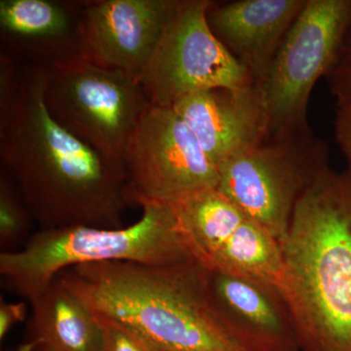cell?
<instances>
[{
  "instance_id": "6da1fadb",
  "label": "cell",
  "mask_w": 351,
  "mask_h": 351,
  "mask_svg": "<svg viewBox=\"0 0 351 351\" xmlns=\"http://www.w3.org/2000/svg\"><path fill=\"white\" fill-rule=\"evenodd\" d=\"M46 66L25 64L0 110V156L39 230L123 226L133 204L125 167L69 133L44 101Z\"/></svg>"
},
{
  "instance_id": "7a4b0ae2",
  "label": "cell",
  "mask_w": 351,
  "mask_h": 351,
  "mask_svg": "<svg viewBox=\"0 0 351 351\" xmlns=\"http://www.w3.org/2000/svg\"><path fill=\"white\" fill-rule=\"evenodd\" d=\"M281 247L300 351H351V171L319 176Z\"/></svg>"
},
{
  "instance_id": "3957f363",
  "label": "cell",
  "mask_w": 351,
  "mask_h": 351,
  "mask_svg": "<svg viewBox=\"0 0 351 351\" xmlns=\"http://www.w3.org/2000/svg\"><path fill=\"white\" fill-rule=\"evenodd\" d=\"M94 313L135 330L162 351H250L223 324L196 261L87 263L57 276Z\"/></svg>"
},
{
  "instance_id": "277c9868",
  "label": "cell",
  "mask_w": 351,
  "mask_h": 351,
  "mask_svg": "<svg viewBox=\"0 0 351 351\" xmlns=\"http://www.w3.org/2000/svg\"><path fill=\"white\" fill-rule=\"evenodd\" d=\"M137 204L142 216L133 225L39 230L19 250L1 252L2 286L31 302L62 271L77 265L110 262L167 265L195 261L170 204L147 199Z\"/></svg>"
},
{
  "instance_id": "5b68a950",
  "label": "cell",
  "mask_w": 351,
  "mask_h": 351,
  "mask_svg": "<svg viewBox=\"0 0 351 351\" xmlns=\"http://www.w3.org/2000/svg\"><path fill=\"white\" fill-rule=\"evenodd\" d=\"M45 66L44 101L51 117L85 144L124 166L132 137L152 107L137 78L80 56Z\"/></svg>"
},
{
  "instance_id": "8992f818",
  "label": "cell",
  "mask_w": 351,
  "mask_h": 351,
  "mask_svg": "<svg viewBox=\"0 0 351 351\" xmlns=\"http://www.w3.org/2000/svg\"><path fill=\"white\" fill-rule=\"evenodd\" d=\"M313 131L267 137L219 167L218 189L282 245L299 201L329 168Z\"/></svg>"
},
{
  "instance_id": "52a82bcc",
  "label": "cell",
  "mask_w": 351,
  "mask_h": 351,
  "mask_svg": "<svg viewBox=\"0 0 351 351\" xmlns=\"http://www.w3.org/2000/svg\"><path fill=\"white\" fill-rule=\"evenodd\" d=\"M350 15L351 0H307L261 84L267 137L311 130V92L332 68Z\"/></svg>"
},
{
  "instance_id": "ba28073f",
  "label": "cell",
  "mask_w": 351,
  "mask_h": 351,
  "mask_svg": "<svg viewBox=\"0 0 351 351\" xmlns=\"http://www.w3.org/2000/svg\"><path fill=\"white\" fill-rule=\"evenodd\" d=\"M210 0H181L138 82L154 107L172 108L188 95L255 80L214 36L207 23Z\"/></svg>"
},
{
  "instance_id": "9c48e42d",
  "label": "cell",
  "mask_w": 351,
  "mask_h": 351,
  "mask_svg": "<svg viewBox=\"0 0 351 351\" xmlns=\"http://www.w3.org/2000/svg\"><path fill=\"white\" fill-rule=\"evenodd\" d=\"M196 262L208 269L258 277L282 292V247L218 189L171 203Z\"/></svg>"
},
{
  "instance_id": "30bf717a",
  "label": "cell",
  "mask_w": 351,
  "mask_h": 351,
  "mask_svg": "<svg viewBox=\"0 0 351 351\" xmlns=\"http://www.w3.org/2000/svg\"><path fill=\"white\" fill-rule=\"evenodd\" d=\"M124 166L132 201L171 203L218 188L219 169L173 108L152 106L127 149Z\"/></svg>"
},
{
  "instance_id": "8fae6325",
  "label": "cell",
  "mask_w": 351,
  "mask_h": 351,
  "mask_svg": "<svg viewBox=\"0 0 351 351\" xmlns=\"http://www.w3.org/2000/svg\"><path fill=\"white\" fill-rule=\"evenodd\" d=\"M181 0L83 1L80 57L138 78Z\"/></svg>"
},
{
  "instance_id": "7c38bea8",
  "label": "cell",
  "mask_w": 351,
  "mask_h": 351,
  "mask_svg": "<svg viewBox=\"0 0 351 351\" xmlns=\"http://www.w3.org/2000/svg\"><path fill=\"white\" fill-rule=\"evenodd\" d=\"M206 269L208 292L223 324L250 351H300L280 289L247 274Z\"/></svg>"
},
{
  "instance_id": "4fadbf2b",
  "label": "cell",
  "mask_w": 351,
  "mask_h": 351,
  "mask_svg": "<svg viewBox=\"0 0 351 351\" xmlns=\"http://www.w3.org/2000/svg\"><path fill=\"white\" fill-rule=\"evenodd\" d=\"M172 108L218 169L267 137V108L257 82L244 89L196 92L178 101Z\"/></svg>"
},
{
  "instance_id": "5bb4252c",
  "label": "cell",
  "mask_w": 351,
  "mask_h": 351,
  "mask_svg": "<svg viewBox=\"0 0 351 351\" xmlns=\"http://www.w3.org/2000/svg\"><path fill=\"white\" fill-rule=\"evenodd\" d=\"M307 0H210V29L228 52L262 84L277 51Z\"/></svg>"
},
{
  "instance_id": "9a60e30c",
  "label": "cell",
  "mask_w": 351,
  "mask_h": 351,
  "mask_svg": "<svg viewBox=\"0 0 351 351\" xmlns=\"http://www.w3.org/2000/svg\"><path fill=\"white\" fill-rule=\"evenodd\" d=\"M83 1L1 0V53L25 64L80 56Z\"/></svg>"
},
{
  "instance_id": "2e32d148",
  "label": "cell",
  "mask_w": 351,
  "mask_h": 351,
  "mask_svg": "<svg viewBox=\"0 0 351 351\" xmlns=\"http://www.w3.org/2000/svg\"><path fill=\"white\" fill-rule=\"evenodd\" d=\"M29 302L25 343L32 351L101 350L103 331L96 315L58 277Z\"/></svg>"
},
{
  "instance_id": "e0dca14e",
  "label": "cell",
  "mask_w": 351,
  "mask_h": 351,
  "mask_svg": "<svg viewBox=\"0 0 351 351\" xmlns=\"http://www.w3.org/2000/svg\"><path fill=\"white\" fill-rule=\"evenodd\" d=\"M36 223L12 178L1 170L0 176V248L19 250L31 239Z\"/></svg>"
},
{
  "instance_id": "ac0fdd59",
  "label": "cell",
  "mask_w": 351,
  "mask_h": 351,
  "mask_svg": "<svg viewBox=\"0 0 351 351\" xmlns=\"http://www.w3.org/2000/svg\"><path fill=\"white\" fill-rule=\"evenodd\" d=\"M94 314L103 331L101 351H162L130 327L100 314Z\"/></svg>"
},
{
  "instance_id": "d6986e66",
  "label": "cell",
  "mask_w": 351,
  "mask_h": 351,
  "mask_svg": "<svg viewBox=\"0 0 351 351\" xmlns=\"http://www.w3.org/2000/svg\"><path fill=\"white\" fill-rule=\"evenodd\" d=\"M325 78L330 92L336 98L351 94V15L336 59Z\"/></svg>"
},
{
  "instance_id": "ffe728a7",
  "label": "cell",
  "mask_w": 351,
  "mask_h": 351,
  "mask_svg": "<svg viewBox=\"0 0 351 351\" xmlns=\"http://www.w3.org/2000/svg\"><path fill=\"white\" fill-rule=\"evenodd\" d=\"M334 131L337 144L351 171V94L337 98Z\"/></svg>"
},
{
  "instance_id": "44dd1931",
  "label": "cell",
  "mask_w": 351,
  "mask_h": 351,
  "mask_svg": "<svg viewBox=\"0 0 351 351\" xmlns=\"http://www.w3.org/2000/svg\"><path fill=\"white\" fill-rule=\"evenodd\" d=\"M27 304L25 302H9L1 298L0 301V341L6 338L14 326L27 318Z\"/></svg>"
},
{
  "instance_id": "7402d4cb",
  "label": "cell",
  "mask_w": 351,
  "mask_h": 351,
  "mask_svg": "<svg viewBox=\"0 0 351 351\" xmlns=\"http://www.w3.org/2000/svg\"><path fill=\"white\" fill-rule=\"evenodd\" d=\"M34 351H43V350H34Z\"/></svg>"
}]
</instances>
